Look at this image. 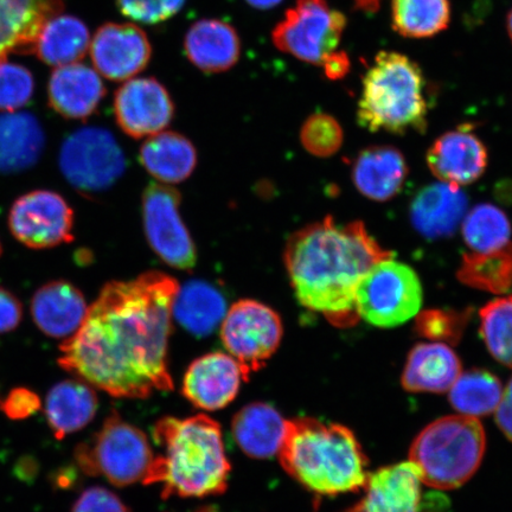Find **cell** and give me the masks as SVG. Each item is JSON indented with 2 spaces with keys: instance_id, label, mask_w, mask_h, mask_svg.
<instances>
[{
  "instance_id": "cell-1",
  "label": "cell",
  "mask_w": 512,
  "mask_h": 512,
  "mask_svg": "<svg viewBox=\"0 0 512 512\" xmlns=\"http://www.w3.org/2000/svg\"><path fill=\"white\" fill-rule=\"evenodd\" d=\"M178 290V281L159 271L106 284L79 330L60 345V367L115 398L170 392L168 348Z\"/></svg>"
},
{
  "instance_id": "cell-2",
  "label": "cell",
  "mask_w": 512,
  "mask_h": 512,
  "mask_svg": "<svg viewBox=\"0 0 512 512\" xmlns=\"http://www.w3.org/2000/svg\"><path fill=\"white\" fill-rule=\"evenodd\" d=\"M393 258L360 221L312 223L286 242L285 266L300 305L344 323L355 310L356 288L376 262Z\"/></svg>"
},
{
  "instance_id": "cell-3",
  "label": "cell",
  "mask_w": 512,
  "mask_h": 512,
  "mask_svg": "<svg viewBox=\"0 0 512 512\" xmlns=\"http://www.w3.org/2000/svg\"><path fill=\"white\" fill-rule=\"evenodd\" d=\"M163 452L155 456L145 485H162V497L203 498L228 488L230 463L221 426L200 414L187 419L165 416L153 427Z\"/></svg>"
},
{
  "instance_id": "cell-4",
  "label": "cell",
  "mask_w": 512,
  "mask_h": 512,
  "mask_svg": "<svg viewBox=\"0 0 512 512\" xmlns=\"http://www.w3.org/2000/svg\"><path fill=\"white\" fill-rule=\"evenodd\" d=\"M283 469L313 494L357 492L368 483L367 459L349 428L298 418L286 421L278 452Z\"/></svg>"
},
{
  "instance_id": "cell-5",
  "label": "cell",
  "mask_w": 512,
  "mask_h": 512,
  "mask_svg": "<svg viewBox=\"0 0 512 512\" xmlns=\"http://www.w3.org/2000/svg\"><path fill=\"white\" fill-rule=\"evenodd\" d=\"M357 121L370 132L424 133L428 102L418 63L396 51H380L362 81Z\"/></svg>"
},
{
  "instance_id": "cell-6",
  "label": "cell",
  "mask_w": 512,
  "mask_h": 512,
  "mask_svg": "<svg viewBox=\"0 0 512 512\" xmlns=\"http://www.w3.org/2000/svg\"><path fill=\"white\" fill-rule=\"evenodd\" d=\"M482 424L467 415L445 416L428 425L412 444L409 463L422 484L453 490L475 475L485 453Z\"/></svg>"
},
{
  "instance_id": "cell-7",
  "label": "cell",
  "mask_w": 512,
  "mask_h": 512,
  "mask_svg": "<svg viewBox=\"0 0 512 512\" xmlns=\"http://www.w3.org/2000/svg\"><path fill=\"white\" fill-rule=\"evenodd\" d=\"M153 459L146 434L117 412L108 415L100 431L75 450L76 464L83 473L105 478L119 488L144 483Z\"/></svg>"
},
{
  "instance_id": "cell-8",
  "label": "cell",
  "mask_w": 512,
  "mask_h": 512,
  "mask_svg": "<svg viewBox=\"0 0 512 512\" xmlns=\"http://www.w3.org/2000/svg\"><path fill=\"white\" fill-rule=\"evenodd\" d=\"M422 297L419 275L389 258L376 262L363 275L356 288L355 310L377 328H395L418 315Z\"/></svg>"
},
{
  "instance_id": "cell-9",
  "label": "cell",
  "mask_w": 512,
  "mask_h": 512,
  "mask_svg": "<svg viewBox=\"0 0 512 512\" xmlns=\"http://www.w3.org/2000/svg\"><path fill=\"white\" fill-rule=\"evenodd\" d=\"M343 12L326 0H297L272 31L274 46L296 59L322 66L334 53L347 28Z\"/></svg>"
},
{
  "instance_id": "cell-10",
  "label": "cell",
  "mask_w": 512,
  "mask_h": 512,
  "mask_svg": "<svg viewBox=\"0 0 512 512\" xmlns=\"http://www.w3.org/2000/svg\"><path fill=\"white\" fill-rule=\"evenodd\" d=\"M59 160L63 176L87 196L111 189L126 169L123 150L113 134L101 127H83L70 134Z\"/></svg>"
},
{
  "instance_id": "cell-11",
  "label": "cell",
  "mask_w": 512,
  "mask_h": 512,
  "mask_svg": "<svg viewBox=\"0 0 512 512\" xmlns=\"http://www.w3.org/2000/svg\"><path fill=\"white\" fill-rule=\"evenodd\" d=\"M283 334L278 313L252 299L235 303L221 323L222 343L240 364L245 381L266 366L278 350Z\"/></svg>"
},
{
  "instance_id": "cell-12",
  "label": "cell",
  "mask_w": 512,
  "mask_h": 512,
  "mask_svg": "<svg viewBox=\"0 0 512 512\" xmlns=\"http://www.w3.org/2000/svg\"><path fill=\"white\" fill-rule=\"evenodd\" d=\"M181 202V194L168 184L147 185L143 194L144 229L153 252L166 265L190 272L196 266L197 252L179 213Z\"/></svg>"
},
{
  "instance_id": "cell-13",
  "label": "cell",
  "mask_w": 512,
  "mask_h": 512,
  "mask_svg": "<svg viewBox=\"0 0 512 512\" xmlns=\"http://www.w3.org/2000/svg\"><path fill=\"white\" fill-rule=\"evenodd\" d=\"M9 228L25 247L54 248L74 240V211L57 192L34 190L12 204Z\"/></svg>"
},
{
  "instance_id": "cell-14",
  "label": "cell",
  "mask_w": 512,
  "mask_h": 512,
  "mask_svg": "<svg viewBox=\"0 0 512 512\" xmlns=\"http://www.w3.org/2000/svg\"><path fill=\"white\" fill-rule=\"evenodd\" d=\"M114 115L121 131L134 139L163 132L175 115V105L155 78L127 80L114 95Z\"/></svg>"
},
{
  "instance_id": "cell-15",
  "label": "cell",
  "mask_w": 512,
  "mask_h": 512,
  "mask_svg": "<svg viewBox=\"0 0 512 512\" xmlns=\"http://www.w3.org/2000/svg\"><path fill=\"white\" fill-rule=\"evenodd\" d=\"M96 72L111 81H127L142 73L152 56L146 32L133 23H107L91 42Z\"/></svg>"
},
{
  "instance_id": "cell-16",
  "label": "cell",
  "mask_w": 512,
  "mask_h": 512,
  "mask_svg": "<svg viewBox=\"0 0 512 512\" xmlns=\"http://www.w3.org/2000/svg\"><path fill=\"white\" fill-rule=\"evenodd\" d=\"M245 381L233 356L211 352L190 364L183 381V395L192 405L214 412L227 407L239 394Z\"/></svg>"
},
{
  "instance_id": "cell-17",
  "label": "cell",
  "mask_w": 512,
  "mask_h": 512,
  "mask_svg": "<svg viewBox=\"0 0 512 512\" xmlns=\"http://www.w3.org/2000/svg\"><path fill=\"white\" fill-rule=\"evenodd\" d=\"M488 150L469 127L444 133L427 151V165L440 182L462 188L478 181L488 166Z\"/></svg>"
},
{
  "instance_id": "cell-18",
  "label": "cell",
  "mask_w": 512,
  "mask_h": 512,
  "mask_svg": "<svg viewBox=\"0 0 512 512\" xmlns=\"http://www.w3.org/2000/svg\"><path fill=\"white\" fill-rule=\"evenodd\" d=\"M62 9V0H0V62L34 53L44 25Z\"/></svg>"
},
{
  "instance_id": "cell-19",
  "label": "cell",
  "mask_w": 512,
  "mask_h": 512,
  "mask_svg": "<svg viewBox=\"0 0 512 512\" xmlns=\"http://www.w3.org/2000/svg\"><path fill=\"white\" fill-rule=\"evenodd\" d=\"M88 307L78 287L66 280H55L35 292L31 316L44 335L67 339L79 330Z\"/></svg>"
},
{
  "instance_id": "cell-20",
  "label": "cell",
  "mask_w": 512,
  "mask_h": 512,
  "mask_svg": "<svg viewBox=\"0 0 512 512\" xmlns=\"http://www.w3.org/2000/svg\"><path fill=\"white\" fill-rule=\"evenodd\" d=\"M469 201L462 188L445 182L420 190L411 204V221L426 239L448 238L462 224Z\"/></svg>"
},
{
  "instance_id": "cell-21",
  "label": "cell",
  "mask_w": 512,
  "mask_h": 512,
  "mask_svg": "<svg viewBox=\"0 0 512 512\" xmlns=\"http://www.w3.org/2000/svg\"><path fill=\"white\" fill-rule=\"evenodd\" d=\"M106 88L96 70L81 63L56 68L48 86L49 105L62 117L83 120L99 107Z\"/></svg>"
},
{
  "instance_id": "cell-22",
  "label": "cell",
  "mask_w": 512,
  "mask_h": 512,
  "mask_svg": "<svg viewBox=\"0 0 512 512\" xmlns=\"http://www.w3.org/2000/svg\"><path fill=\"white\" fill-rule=\"evenodd\" d=\"M422 482L412 463H401L369 477L366 496L349 512H420Z\"/></svg>"
},
{
  "instance_id": "cell-23",
  "label": "cell",
  "mask_w": 512,
  "mask_h": 512,
  "mask_svg": "<svg viewBox=\"0 0 512 512\" xmlns=\"http://www.w3.org/2000/svg\"><path fill=\"white\" fill-rule=\"evenodd\" d=\"M184 50L202 72L223 73L239 62L241 40L233 25L221 19H201L185 35Z\"/></svg>"
},
{
  "instance_id": "cell-24",
  "label": "cell",
  "mask_w": 512,
  "mask_h": 512,
  "mask_svg": "<svg viewBox=\"0 0 512 512\" xmlns=\"http://www.w3.org/2000/svg\"><path fill=\"white\" fill-rule=\"evenodd\" d=\"M408 165L393 146H371L363 150L352 164V182L371 201L392 200L403 188Z\"/></svg>"
},
{
  "instance_id": "cell-25",
  "label": "cell",
  "mask_w": 512,
  "mask_h": 512,
  "mask_svg": "<svg viewBox=\"0 0 512 512\" xmlns=\"http://www.w3.org/2000/svg\"><path fill=\"white\" fill-rule=\"evenodd\" d=\"M462 374L459 357L444 343H421L408 356L402 386L414 393H445Z\"/></svg>"
},
{
  "instance_id": "cell-26",
  "label": "cell",
  "mask_w": 512,
  "mask_h": 512,
  "mask_svg": "<svg viewBox=\"0 0 512 512\" xmlns=\"http://www.w3.org/2000/svg\"><path fill=\"white\" fill-rule=\"evenodd\" d=\"M99 400L85 381L67 380L55 384L47 395L44 413L56 439L79 432L94 419Z\"/></svg>"
},
{
  "instance_id": "cell-27",
  "label": "cell",
  "mask_w": 512,
  "mask_h": 512,
  "mask_svg": "<svg viewBox=\"0 0 512 512\" xmlns=\"http://www.w3.org/2000/svg\"><path fill=\"white\" fill-rule=\"evenodd\" d=\"M286 421L268 403H249L234 416V439L247 456L256 459L272 458L283 444Z\"/></svg>"
},
{
  "instance_id": "cell-28",
  "label": "cell",
  "mask_w": 512,
  "mask_h": 512,
  "mask_svg": "<svg viewBox=\"0 0 512 512\" xmlns=\"http://www.w3.org/2000/svg\"><path fill=\"white\" fill-rule=\"evenodd\" d=\"M46 137L40 121L30 113L0 115V172L15 174L34 166L40 159Z\"/></svg>"
},
{
  "instance_id": "cell-29",
  "label": "cell",
  "mask_w": 512,
  "mask_h": 512,
  "mask_svg": "<svg viewBox=\"0 0 512 512\" xmlns=\"http://www.w3.org/2000/svg\"><path fill=\"white\" fill-rule=\"evenodd\" d=\"M139 157L145 170L165 184L187 181L197 165L194 144L183 134L170 131L147 138Z\"/></svg>"
},
{
  "instance_id": "cell-30",
  "label": "cell",
  "mask_w": 512,
  "mask_h": 512,
  "mask_svg": "<svg viewBox=\"0 0 512 512\" xmlns=\"http://www.w3.org/2000/svg\"><path fill=\"white\" fill-rule=\"evenodd\" d=\"M227 313L223 294L207 281L191 280L179 287L172 315L190 334L203 337L214 332Z\"/></svg>"
},
{
  "instance_id": "cell-31",
  "label": "cell",
  "mask_w": 512,
  "mask_h": 512,
  "mask_svg": "<svg viewBox=\"0 0 512 512\" xmlns=\"http://www.w3.org/2000/svg\"><path fill=\"white\" fill-rule=\"evenodd\" d=\"M91 47L87 25L78 17L57 15L44 25L34 53L49 66L63 67L78 63Z\"/></svg>"
},
{
  "instance_id": "cell-32",
  "label": "cell",
  "mask_w": 512,
  "mask_h": 512,
  "mask_svg": "<svg viewBox=\"0 0 512 512\" xmlns=\"http://www.w3.org/2000/svg\"><path fill=\"white\" fill-rule=\"evenodd\" d=\"M451 22V0H392V24L405 38H430Z\"/></svg>"
},
{
  "instance_id": "cell-33",
  "label": "cell",
  "mask_w": 512,
  "mask_h": 512,
  "mask_svg": "<svg viewBox=\"0 0 512 512\" xmlns=\"http://www.w3.org/2000/svg\"><path fill=\"white\" fill-rule=\"evenodd\" d=\"M457 277L480 291L507 293L512 287V242L494 252L465 253Z\"/></svg>"
},
{
  "instance_id": "cell-34",
  "label": "cell",
  "mask_w": 512,
  "mask_h": 512,
  "mask_svg": "<svg viewBox=\"0 0 512 512\" xmlns=\"http://www.w3.org/2000/svg\"><path fill=\"white\" fill-rule=\"evenodd\" d=\"M448 392L452 406L460 414L480 418L496 412L504 389L490 371L473 369L460 374Z\"/></svg>"
},
{
  "instance_id": "cell-35",
  "label": "cell",
  "mask_w": 512,
  "mask_h": 512,
  "mask_svg": "<svg viewBox=\"0 0 512 512\" xmlns=\"http://www.w3.org/2000/svg\"><path fill=\"white\" fill-rule=\"evenodd\" d=\"M462 230L470 252H494L512 242L509 217L494 204H478L467 211L462 222Z\"/></svg>"
},
{
  "instance_id": "cell-36",
  "label": "cell",
  "mask_w": 512,
  "mask_h": 512,
  "mask_svg": "<svg viewBox=\"0 0 512 512\" xmlns=\"http://www.w3.org/2000/svg\"><path fill=\"white\" fill-rule=\"evenodd\" d=\"M479 316L486 348L496 361L512 369V296L492 300Z\"/></svg>"
},
{
  "instance_id": "cell-37",
  "label": "cell",
  "mask_w": 512,
  "mask_h": 512,
  "mask_svg": "<svg viewBox=\"0 0 512 512\" xmlns=\"http://www.w3.org/2000/svg\"><path fill=\"white\" fill-rule=\"evenodd\" d=\"M342 126L332 115L312 114L300 130V142L311 155L328 158L336 155L343 145Z\"/></svg>"
},
{
  "instance_id": "cell-38",
  "label": "cell",
  "mask_w": 512,
  "mask_h": 512,
  "mask_svg": "<svg viewBox=\"0 0 512 512\" xmlns=\"http://www.w3.org/2000/svg\"><path fill=\"white\" fill-rule=\"evenodd\" d=\"M35 81L30 70L16 63L0 62V112H17L29 104Z\"/></svg>"
},
{
  "instance_id": "cell-39",
  "label": "cell",
  "mask_w": 512,
  "mask_h": 512,
  "mask_svg": "<svg viewBox=\"0 0 512 512\" xmlns=\"http://www.w3.org/2000/svg\"><path fill=\"white\" fill-rule=\"evenodd\" d=\"M187 0H117L118 8L133 22L152 25L174 17Z\"/></svg>"
},
{
  "instance_id": "cell-40",
  "label": "cell",
  "mask_w": 512,
  "mask_h": 512,
  "mask_svg": "<svg viewBox=\"0 0 512 512\" xmlns=\"http://www.w3.org/2000/svg\"><path fill=\"white\" fill-rule=\"evenodd\" d=\"M72 512H131L112 491L93 486L76 499Z\"/></svg>"
},
{
  "instance_id": "cell-41",
  "label": "cell",
  "mask_w": 512,
  "mask_h": 512,
  "mask_svg": "<svg viewBox=\"0 0 512 512\" xmlns=\"http://www.w3.org/2000/svg\"><path fill=\"white\" fill-rule=\"evenodd\" d=\"M42 406L40 398L27 388L12 389L0 400V409L12 420L27 419Z\"/></svg>"
},
{
  "instance_id": "cell-42",
  "label": "cell",
  "mask_w": 512,
  "mask_h": 512,
  "mask_svg": "<svg viewBox=\"0 0 512 512\" xmlns=\"http://www.w3.org/2000/svg\"><path fill=\"white\" fill-rule=\"evenodd\" d=\"M464 323V316L443 311H428L418 318V326L422 334L440 338L453 334Z\"/></svg>"
},
{
  "instance_id": "cell-43",
  "label": "cell",
  "mask_w": 512,
  "mask_h": 512,
  "mask_svg": "<svg viewBox=\"0 0 512 512\" xmlns=\"http://www.w3.org/2000/svg\"><path fill=\"white\" fill-rule=\"evenodd\" d=\"M23 318V305L14 293L0 286V334L17 329Z\"/></svg>"
},
{
  "instance_id": "cell-44",
  "label": "cell",
  "mask_w": 512,
  "mask_h": 512,
  "mask_svg": "<svg viewBox=\"0 0 512 512\" xmlns=\"http://www.w3.org/2000/svg\"><path fill=\"white\" fill-rule=\"evenodd\" d=\"M495 413L498 427L512 441V379L504 389L503 398Z\"/></svg>"
},
{
  "instance_id": "cell-45",
  "label": "cell",
  "mask_w": 512,
  "mask_h": 512,
  "mask_svg": "<svg viewBox=\"0 0 512 512\" xmlns=\"http://www.w3.org/2000/svg\"><path fill=\"white\" fill-rule=\"evenodd\" d=\"M326 78L330 80L343 79L349 73L351 62L345 51H334L326 57L322 64Z\"/></svg>"
},
{
  "instance_id": "cell-46",
  "label": "cell",
  "mask_w": 512,
  "mask_h": 512,
  "mask_svg": "<svg viewBox=\"0 0 512 512\" xmlns=\"http://www.w3.org/2000/svg\"><path fill=\"white\" fill-rule=\"evenodd\" d=\"M355 9L367 12V14H374L380 9L382 0H354Z\"/></svg>"
},
{
  "instance_id": "cell-47",
  "label": "cell",
  "mask_w": 512,
  "mask_h": 512,
  "mask_svg": "<svg viewBox=\"0 0 512 512\" xmlns=\"http://www.w3.org/2000/svg\"><path fill=\"white\" fill-rule=\"evenodd\" d=\"M246 2L254 9L271 10L283 2V0H246Z\"/></svg>"
},
{
  "instance_id": "cell-48",
  "label": "cell",
  "mask_w": 512,
  "mask_h": 512,
  "mask_svg": "<svg viewBox=\"0 0 512 512\" xmlns=\"http://www.w3.org/2000/svg\"><path fill=\"white\" fill-rule=\"evenodd\" d=\"M507 30H508L510 40L512 42V9L509 11V14L507 17Z\"/></svg>"
},
{
  "instance_id": "cell-49",
  "label": "cell",
  "mask_w": 512,
  "mask_h": 512,
  "mask_svg": "<svg viewBox=\"0 0 512 512\" xmlns=\"http://www.w3.org/2000/svg\"><path fill=\"white\" fill-rule=\"evenodd\" d=\"M192 512H219V510L214 507H203Z\"/></svg>"
},
{
  "instance_id": "cell-50",
  "label": "cell",
  "mask_w": 512,
  "mask_h": 512,
  "mask_svg": "<svg viewBox=\"0 0 512 512\" xmlns=\"http://www.w3.org/2000/svg\"><path fill=\"white\" fill-rule=\"evenodd\" d=\"M2 253H3V246H2V242H0V256H2Z\"/></svg>"
}]
</instances>
